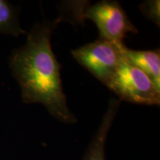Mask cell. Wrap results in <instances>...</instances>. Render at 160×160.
<instances>
[{
    "mask_svg": "<svg viewBox=\"0 0 160 160\" xmlns=\"http://www.w3.org/2000/svg\"><path fill=\"white\" fill-rule=\"evenodd\" d=\"M63 21L61 16L53 21L37 22L28 33L22 47L12 51L9 65L19 83L24 103H40L52 117L66 124L77 119L67 105L60 66L51 48L53 32Z\"/></svg>",
    "mask_w": 160,
    "mask_h": 160,
    "instance_id": "obj_1",
    "label": "cell"
},
{
    "mask_svg": "<svg viewBox=\"0 0 160 160\" xmlns=\"http://www.w3.org/2000/svg\"><path fill=\"white\" fill-rule=\"evenodd\" d=\"M140 10L145 17L159 26L160 13L159 0H149V1L144 2L140 5Z\"/></svg>",
    "mask_w": 160,
    "mask_h": 160,
    "instance_id": "obj_8",
    "label": "cell"
},
{
    "mask_svg": "<svg viewBox=\"0 0 160 160\" xmlns=\"http://www.w3.org/2000/svg\"><path fill=\"white\" fill-rule=\"evenodd\" d=\"M19 12V9L8 2L0 0V33L16 37L28 34L20 26Z\"/></svg>",
    "mask_w": 160,
    "mask_h": 160,
    "instance_id": "obj_7",
    "label": "cell"
},
{
    "mask_svg": "<svg viewBox=\"0 0 160 160\" xmlns=\"http://www.w3.org/2000/svg\"><path fill=\"white\" fill-rule=\"evenodd\" d=\"M125 45L99 38L71 51L78 63L106 85L122 62V48Z\"/></svg>",
    "mask_w": 160,
    "mask_h": 160,
    "instance_id": "obj_4",
    "label": "cell"
},
{
    "mask_svg": "<svg viewBox=\"0 0 160 160\" xmlns=\"http://www.w3.org/2000/svg\"><path fill=\"white\" fill-rule=\"evenodd\" d=\"M122 59L125 62L137 68L145 73L160 91V52L155 51H135L124 45L122 48Z\"/></svg>",
    "mask_w": 160,
    "mask_h": 160,
    "instance_id": "obj_6",
    "label": "cell"
},
{
    "mask_svg": "<svg viewBox=\"0 0 160 160\" xmlns=\"http://www.w3.org/2000/svg\"><path fill=\"white\" fill-rule=\"evenodd\" d=\"M120 101L111 98L99 128L86 150L82 160H106L105 144L107 137L119 110Z\"/></svg>",
    "mask_w": 160,
    "mask_h": 160,
    "instance_id": "obj_5",
    "label": "cell"
},
{
    "mask_svg": "<svg viewBox=\"0 0 160 160\" xmlns=\"http://www.w3.org/2000/svg\"><path fill=\"white\" fill-rule=\"evenodd\" d=\"M119 101L145 105H159L160 91L145 73L125 61L106 84Z\"/></svg>",
    "mask_w": 160,
    "mask_h": 160,
    "instance_id": "obj_3",
    "label": "cell"
},
{
    "mask_svg": "<svg viewBox=\"0 0 160 160\" xmlns=\"http://www.w3.org/2000/svg\"><path fill=\"white\" fill-rule=\"evenodd\" d=\"M64 14L71 21L90 19L96 24L99 37L113 42L122 43L128 33H137L138 30L131 23L125 11L117 1L103 0L90 5L88 2H68L64 3Z\"/></svg>",
    "mask_w": 160,
    "mask_h": 160,
    "instance_id": "obj_2",
    "label": "cell"
}]
</instances>
